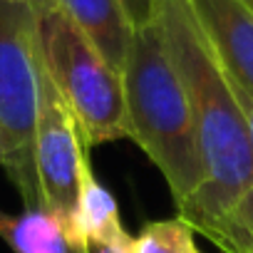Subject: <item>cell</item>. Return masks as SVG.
Masks as SVG:
<instances>
[{
  "label": "cell",
  "mask_w": 253,
  "mask_h": 253,
  "mask_svg": "<svg viewBox=\"0 0 253 253\" xmlns=\"http://www.w3.org/2000/svg\"><path fill=\"white\" fill-rule=\"evenodd\" d=\"M159 25L191 102L204 169V181L194 199L179 209V218L218 243L231 211L253 186L251 134L233 87L209 50L186 0H159Z\"/></svg>",
  "instance_id": "6da1fadb"
},
{
  "label": "cell",
  "mask_w": 253,
  "mask_h": 253,
  "mask_svg": "<svg viewBox=\"0 0 253 253\" xmlns=\"http://www.w3.org/2000/svg\"><path fill=\"white\" fill-rule=\"evenodd\" d=\"M126 132L157 164L179 209L204 181L196 126L184 82L171 62L159 20L134 33L124 72Z\"/></svg>",
  "instance_id": "7a4b0ae2"
},
{
  "label": "cell",
  "mask_w": 253,
  "mask_h": 253,
  "mask_svg": "<svg viewBox=\"0 0 253 253\" xmlns=\"http://www.w3.org/2000/svg\"><path fill=\"white\" fill-rule=\"evenodd\" d=\"M35 5L42 67L75 117L87 149L129 137L122 75L107 65L62 10L40 0H35Z\"/></svg>",
  "instance_id": "3957f363"
},
{
  "label": "cell",
  "mask_w": 253,
  "mask_h": 253,
  "mask_svg": "<svg viewBox=\"0 0 253 253\" xmlns=\"http://www.w3.org/2000/svg\"><path fill=\"white\" fill-rule=\"evenodd\" d=\"M42 97V57L35 0H0V149L3 169L25 209L40 206L35 126Z\"/></svg>",
  "instance_id": "277c9868"
},
{
  "label": "cell",
  "mask_w": 253,
  "mask_h": 253,
  "mask_svg": "<svg viewBox=\"0 0 253 253\" xmlns=\"http://www.w3.org/2000/svg\"><path fill=\"white\" fill-rule=\"evenodd\" d=\"M35 174L40 189V206L52 213L67 233L82 194V184L92 174V169L80 126L60 99L45 67L35 126Z\"/></svg>",
  "instance_id": "5b68a950"
},
{
  "label": "cell",
  "mask_w": 253,
  "mask_h": 253,
  "mask_svg": "<svg viewBox=\"0 0 253 253\" xmlns=\"http://www.w3.org/2000/svg\"><path fill=\"white\" fill-rule=\"evenodd\" d=\"M231 87L253 97V10L241 0H186Z\"/></svg>",
  "instance_id": "8992f818"
},
{
  "label": "cell",
  "mask_w": 253,
  "mask_h": 253,
  "mask_svg": "<svg viewBox=\"0 0 253 253\" xmlns=\"http://www.w3.org/2000/svg\"><path fill=\"white\" fill-rule=\"evenodd\" d=\"M40 3L62 10L97 47L107 65L119 75L124 72L137 30L132 28L119 0H40Z\"/></svg>",
  "instance_id": "52a82bcc"
},
{
  "label": "cell",
  "mask_w": 253,
  "mask_h": 253,
  "mask_svg": "<svg viewBox=\"0 0 253 253\" xmlns=\"http://www.w3.org/2000/svg\"><path fill=\"white\" fill-rule=\"evenodd\" d=\"M0 238L15 253H77L62 223L45 209H23V213L0 209Z\"/></svg>",
  "instance_id": "ba28073f"
},
{
  "label": "cell",
  "mask_w": 253,
  "mask_h": 253,
  "mask_svg": "<svg viewBox=\"0 0 253 253\" xmlns=\"http://www.w3.org/2000/svg\"><path fill=\"white\" fill-rule=\"evenodd\" d=\"M119 233H124V226L119 218V206H117L114 196L94 179V174H89L82 184V194H80L72 223L67 228V238H70L72 248L80 251L82 243H87V241L112 238Z\"/></svg>",
  "instance_id": "9c48e42d"
},
{
  "label": "cell",
  "mask_w": 253,
  "mask_h": 253,
  "mask_svg": "<svg viewBox=\"0 0 253 253\" xmlns=\"http://www.w3.org/2000/svg\"><path fill=\"white\" fill-rule=\"evenodd\" d=\"M132 253H196L194 228L179 216L152 221L132 236Z\"/></svg>",
  "instance_id": "30bf717a"
},
{
  "label": "cell",
  "mask_w": 253,
  "mask_h": 253,
  "mask_svg": "<svg viewBox=\"0 0 253 253\" xmlns=\"http://www.w3.org/2000/svg\"><path fill=\"white\" fill-rule=\"evenodd\" d=\"M134 30H144L159 20V0H119Z\"/></svg>",
  "instance_id": "8fae6325"
},
{
  "label": "cell",
  "mask_w": 253,
  "mask_h": 253,
  "mask_svg": "<svg viewBox=\"0 0 253 253\" xmlns=\"http://www.w3.org/2000/svg\"><path fill=\"white\" fill-rule=\"evenodd\" d=\"M77 253H132V236L124 231L112 238L87 241V243H82V248Z\"/></svg>",
  "instance_id": "7c38bea8"
},
{
  "label": "cell",
  "mask_w": 253,
  "mask_h": 253,
  "mask_svg": "<svg viewBox=\"0 0 253 253\" xmlns=\"http://www.w3.org/2000/svg\"><path fill=\"white\" fill-rule=\"evenodd\" d=\"M233 94H236L238 107H241V112H243L248 134H251V147H253V97H246V94H241V92H236V89H233Z\"/></svg>",
  "instance_id": "4fadbf2b"
},
{
  "label": "cell",
  "mask_w": 253,
  "mask_h": 253,
  "mask_svg": "<svg viewBox=\"0 0 253 253\" xmlns=\"http://www.w3.org/2000/svg\"><path fill=\"white\" fill-rule=\"evenodd\" d=\"M241 3H246V5H248V8L253 10V0H241Z\"/></svg>",
  "instance_id": "5bb4252c"
},
{
  "label": "cell",
  "mask_w": 253,
  "mask_h": 253,
  "mask_svg": "<svg viewBox=\"0 0 253 253\" xmlns=\"http://www.w3.org/2000/svg\"><path fill=\"white\" fill-rule=\"evenodd\" d=\"M0 167H3V149H0Z\"/></svg>",
  "instance_id": "9a60e30c"
},
{
  "label": "cell",
  "mask_w": 253,
  "mask_h": 253,
  "mask_svg": "<svg viewBox=\"0 0 253 253\" xmlns=\"http://www.w3.org/2000/svg\"><path fill=\"white\" fill-rule=\"evenodd\" d=\"M196 253H199V251H196Z\"/></svg>",
  "instance_id": "2e32d148"
}]
</instances>
